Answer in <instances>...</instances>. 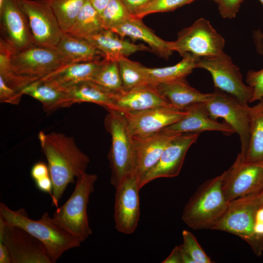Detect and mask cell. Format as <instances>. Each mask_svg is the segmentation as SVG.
I'll use <instances>...</instances> for the list:
<instances>
[{"label":"cell","instance_id":"6da1fadb","mask_svg":"<svg viewBox=\"0 0 263 263\" xmlns=\"http://www.w3.org/2000/svg\"><path fill=\"white\" fill-rule=\"evenodd\" d=\"M38 138L53 183L52 205L57 207L67 186L86 173L90 159L78 148L72 136L40 131Z\"/></svg>","mask_w":263,"mask_h":263},{"label":"cell","instance_id":"7a4b0ae2","mask_svg":"<svg viewBox=\"0 0 263 263\" xmlns=\"http://www.w3.org/2000/svg\"><path fill=\"white\" fill-rule=\"evenodd\" d=\"M0 217L6 224L20 227L39 240L52 263L56 262L67 250L80 245L72 236L55 224L47 212L39 219L35 220L28 217L25 209L12 210L1 203Z\"/></svg>","mask_w":263,"mask_h":263},{"label":"cell","instance_id":"3957f363","mask_svg":"<svg viewBox=\"0 0 263 263\" xmlns=\"http://www.w3.org/2000/svg\"><path fill=\"white\" fill-rule=\"evenodd\" d=\"M223 173L204 182L186 204L182 219L190 228L212 229L225 212L229 201L222 186Z\"/></svg>","mask_w":263,"mask_h":263},{"label":"cell","instance_id":"277c9868","mask_svg":"<svg viewBox=\"0 0 263 263\" xmlns=\"http://www.w3.org/2000/svg\"><path fill=\"white\" fill-rule=\"evenodd\" d=\"M97 176L84 173L76 178L75 189L67 201L56 207L52 219L55 224L72 236L80 244L92 233L87 205Z\"/></svg>","mask_w":263,"mask_h":263},{"label":"cell","instance_id":"5b68a950","mask_svg":"<svg viewBox=\"0 0 263 263\" xmlns=\"http://www.w3.org/2000/svg\"><path fill=\"white\" fill-rule=\"evenodd\" d=\"M107 111L109 113L105 117L104 125L111 136L108 154L111 171L110 182L115 188L124 179L136 173V152L133 137L123 115L114 110Z\"/></svg>","mask_w":263,"mask_h":263},{"label":"cell","instance_id":"8992f818","mask_svg":"<svg viewBox=\"0 0 263 263\" xmlns=\"http://www.w3.org/2000/svg\"><path fill=\"white\" fill-rule=\"evenodd\" d=\"M260 192L230 201L225 212L211 229L239 237L250 246L258 257L263 251V243L255 233L257 214L261 206Z\"/></svg>","mask_w":263,"mask_h":263},{"label":"cell","instance_id":"52a82bcc","mask_svg":"<svg viewBox=\"0 0 263 263\" xmlns=\"http://www.w3.org/2000/svg\"><path fill=\"white\" fill-rule=\"evenodd\" d=\"M205 103L212 119L217 120L218 118H223L239 135L241 151L238 155L244 160L250 136L251 107L217 88H215Z\"/></svg>","mask_w":263,"mask_h":263},{"label":"cell","instance_id":"ba28073f","mask_svg":"<svg viewBox=\"0 0 263 263\" xmlns=\"http://www.w3.org/2000/svg\"><path fill=\"white\" fill-rule=\"evenodd\" d=\"M10 61L14 73L28 85L70 64L55 47L36 45L13 51Z\"/></svg>","mask_w":263,"mask_h":263},{"label":"cell","instance_id":"9c48e42d","mask_svg":"<svg viewBox=\"0 0 263 263\" xmlns=\"http://www.w3.org/2000/svg\"><path fill=\"white\" fill-rule=\"evenodd\" d=\"M168 47L181 56L190 53L199 57H210L224 52L225 40L207 19L201 18L179 32L177 39L168 41Z\"/></svg>","mask_w":263,"mask_h":263},{"label":"cell","instance_id":"30bf717a","mask_svg":"<svg viewBox=\"0 0 263 263\" xmlns=\"http://www.w3.org/2000/svg\"><path fill=\"white\" fill-rule=\"evenodd\" d=\"M197 68L210 74L215 88L233 95L244 103H250L253 89L244 83L239 68L224 52L215 56L201 58Z\"/></svg>","mask_w":263,"mask_h":263},{"label":"cell","instance_id":"8fae6325","mask_svg":"<svg viewBox=\"0 0 263 263\" xmlns=\"http://www.w3.org/2000/svg\"><path fill=\"white\" fill-rule=\"evenodd\" d=\"M28 21L35 44L55 47L64 32L49 0H18Z\"/></svg>","mask_w":263,"mask_h":263},{"label":"cell","instance_id":"7c38bea8","mask_svg":"<svg viewBox=\"0 0 263 263\" xmlns=\"http://www.w3.org/2000/svg\"><path fill=\"white\" fill-rule=\"evenodd\" d=\"M223 173V189L229 202L263 189V160L246 162L237 155L231 167Z\"/></svg>","mask_w":263,"mask_h":263},{"label":"cell","instance_id":"4fadbf2b","mask_svg":"<svg viewBox=\"0 0 263 263\" xmlns=\"http://www.w3.org/2000/svg\"><path fill=\"white\" fill-rule=\"evenodd\" d=\"M0 240L6 245L12 263H52L39 240L20 227L6 224L1 217Z\"/></svg>","mask_w":263,"mask_h":263},{"label":"cell","instance_id":"5bb4252c","mask_svg":"<svg viewBox=\"0 0 263 263\" xmlns=\"http://www.w3.org/2000/svg\"><path fill=\"white\" fill-rule=\"evenodd\" d=\"M1 38L14 52L35 45L27 18L18 0H0Z\"/></svg>","mask_w":263,"mask_h":263},{"label":"cell","instance_id":"9a60e30c","mask_svg":"<svg viewBox=\"0 0 263 263\" xmlns=\"http://www.w3.org/2000/svg\"><path fill=\"white\" fill-rule=\"evenodd\" d=\"M114 220L119 232L131 234L135 230L140 217L139 179L134 173L124 179L115 188Z\"/></svg>","mask_w":263,"mask_h":263},{"label":"cell","instance_id":"2e32d148","mask_svg":"<svg viewBox=\"0 0 263 263\" xmlns=\"http://www.w3.org/2000/svg\"><path fill=\"white\" fill-rule=\"evenodd\" d=\"M120 113L132 135L144 137L176 123L186 115V112L173 106H160Z\"/></svg>","mask_w":263,"mask_h":263},{"label":"cell","instance_id":"e0dca14e","mask_svg":"<svg viewBox=\"0 0 263 263\" xmlns=\"http://www.w3.org/2000/svg\"><path fill=\"white\" fill-rule=\"evenodd\" d=\"M200 134L183 133L171 141L156 164L139 181L140 188L157 178L178 176L188 149L196 142Z\"/></svg>","mask_w":263,"mask_h":263},{"label":"cell","instance_id":"ac0fdd59","mask_svg":"<svg viewBox=\"0 0 263 263\" xmlns=\"http://www.w3.org/2000/svg\"><path fill=\"white\" fill-rule=\"evenodd\" d=\"M186 115L176 123L162 130L173 133H201L205 131H219L226 135L234 133L226 123L212 119L205 103H197L188 107Z\"/></svg>","mask_w":263,"mask_h":263},{"label":"cell","instance_id":"d6986e66","mask_svg":"<svg viewBox=\"0 0 263 263\" xmlns=\"http://www.w3.org/2000/svg\"><path fill=\"white\" fill-rule=\"evenodd\" d=\"M180 134L161 130L144 137H133L136 152L135 173L139 182L156 164L170 142Z\"/></svg>","mask_w":263,"mask_h":263},{"label":"cell","instance_id":"ffe728a7","mask_svg":"<svg viewBox=\"0 0 263 263\" xmlns=\"http://www.w3.org/2000/svg\"><path fill=\"white\" fill-rule=\"evenodd\" d=\"M160 106H173L154 85L147 84L116 93L111 107L107 110L123 113L139 111Z\"/></svg>","mask_w":263,"mask_h":263},{"label":"cell","instance_id":"44dd1931","mask_svg":"<svg viewBox=\"0 0 263 263\" xmlns=\"http://www.w3.org/2000/svg\"><path fill=\"white\" fill-rule=\"evenodd\" d=\"M142 19L132 16L111 30L121 38L128 37L133 40L145 42L149 45L151 52L165 59H168L172 54L173 51L168 47L167 41L157 36Z\"/></svg>","mask_w":263,"mask_h":263},{"label":"cell","instance_id":"7402d4cb","mask_svg":"<svg viewBox=\"0 0 263 263\" xmlns=\"http://www.w3.org/2000/svg\"><path fill=\"white\" fill-rule=\"evenodd\" d=\"M85 39L100 51L108 60L117 61L122 57H128L138 51L151 52L149 46L131 43L109 29H104Z\"/></svg>","mask_w":263,"mask_h":263},{"label":"cell","instance_id":"603a6c76","mask_svg":"<svg viewBox=\"0 0 263 263\" xmlns=\"http://www.w3.org/2000/svg\"><path fill=\"white\" fill-rule=\"evenodd\" d=\"M104 60L70 63L41 79L63 90L82 82L93 81Z\"/></svg>","mask_w":263,"mask_h":263},{"label":"cell","instance_id":"cb8c5ba5","mask_svg":"<svg viewBox=\"0 0 263 263\" xmlns=\"http://www.w3.org/2000/svg\"><path fill=\"white\" fill-rule=\"evenodd\" d=\"M154 86L171 105L181 110L194 103H206L211 95V93H202L193 88L186 78Z\"/></svg>","mask_w":263,"mask_h":263},{"label":"cell","instance_id":"d4e9b609","mask_svg":"<svg viewBox=\"0 0 263 263\" xmlns=\"http://www.w3.org/2000/svg\"><path fill=\"white\" fill-rule=\"evenodd\" d=\"M39 101L44 111L50 114L60 108L69 107L74 103L69 94L46 81L40 79L30 84L22 91Z\"/></svg>","mask_w":263,"mask_h":263},{"label":"cell","instance_id":"484cf974","mask_svg":"<svg viewBox=\"0 0 263 263\" xmlns=\"http://www.w3.org/2000/svg\"><path fill=\"white\" fill-rule=\"evenodd\" d=\"M70 63L97 61L105 58L103 54L85 38L64 32L55 47Z\"/></svg>","mask_w":263,"mask_h":263},{"label":"cell","instance_id":"4316f807","mask_svg":"<svg viewBox=\"0 0 263 263\" xmlns=\"http://www.w3.org/2000/svg\"><path fill=\"white\" fill-rule=\"evenodd\" d=\"M178 63L163 68H146L149 84L169 82L186 77L197 68V64L201 57L190 53H186Z\"/></svg>","mask_w":263,"mask_h":263},{"label":"cell","instance_id":"83f0119b","mask_svg":"<svg viewBox=\"0 0 263 263\" xmlns=\"http://www.w3.org/2000/svg\"><path fill=\"white\" fill-rule=\"evenodd\" d=\"M74 103L91 102L110 109L115 94L92 81L82 82L64 89Z\"/></svg>","mask_w":263,"mask_h":263},{"label":"cell","instance_id":"f1b7e54d","mask_svg":"<svg viewBox=\"0 0 263 263\" xmlns=\"http://www.w3.org/2000/svg\"><path fill=\"white\" fill-rule=\"evenodd\" d=\"M104 29L100 13L87 0L74 23L66 33L76 38H85Z\"/></svg>","mask_w":263,"mask_h":263},{"label":"cell","instance_id":"f546056e","mask_svg":"<svg viewBox=\"0 0 263 263\" xmlns=\"http://www.w3.org/2000/svg\"><path fill=\"white\" fill-rule=\"evenodd\" d=\"M246 162L263 160V100L251 107L250 136L244 160Z\"/></svg>","mask_w":263,"mask_h":263},{"label":"cell","instance_id":"4dcf8cb0","mask_svg":"<svg viewBox=\"0 0 263 263\" xmlns=\"http://www.w3.org/2000/svg\"><path fill=\"white\" fill-rule=\"evenodd\" d=\"M123 91H128L136 87L148 84L146 67L132 61L127 57L118 60Z\"/></svg>","mask_w":263,"mask_h":263},{"label":"cell","instance_id":"1f68e13d","mask_svg":"<svg viewBox=\"0 0 263 263\" xmlns=\"http://www.w3.org/2000/svg\"><path fill=\"white\" fill-rule=\"evenodd\" d=\"M62 30L67 32L74 23L87 0H49Z\"/></svg>","mask_w":263,"mask_h":263},{"label":"cell","instance_id":"d6a6232c","mask_svg":"<svg viewBox=\"0 0 263 263\" xmlns=\"http://www.w3.org/2000/svg\"><path fill=\"white\" fill-rule=\"evenodd\" d=\"M93 82L114 93L123 91L118 61L104 58Z\"/></svg>","mask_w":263,"mask_h":263},{"label":"cell","instance_id":"836d02e7","mask_svg":"<svg viewBox=\"0 0 263 263\" xmlns=\"http://www.w3.org/2000/svg\"><path fill=\"white\" fill-rule=\"evenodd\" d=\"M13 51L0 38V76L11 88L21 92L28 84L13 71L11 65V55Z\"/></svg>","mask_w":263,"mask_h":263},{"label":"cell","instance_id":"e575fe53","mask_svg":"<svg viewBox=\"0 0 263 263\" xmlns=\"http://www.w3.org/2000/svg\"><path fill=\"white\" fill-rule=\"evenodd\" d=\"M100 15L105 29L109 30L133 16L121 0H111Z\"/></svg>","mask_w":263,"mask_h":263},{"label":"cell","instance_id":"d590c367","mask_svg":"<svg viewBox=\"0 0 263 263\" xmlns=\"http://www.w3.org/2000/svg\"><path fill=\"white\" fill-rule=\"evenodd\" d=\"M195 0H150L133 16L142 19L145 16L157 12L171 11Z\"/></svg>","mask_w":263,"mask_h":263},{"label":"cell","instance_id":"8d00e7d4","mask_svg":"<svg viewBox=\"0 0 263 263\" xmlns=\"http://www.w3.org/2000/svg\"><path fill=\"white\" fill-rule=\"evenodd\" d=\"M182 237L183 242L181 245L191 257L194 263H212L191 232L184 230L182 231Z\"/></svg>","mask_w":263,"mask_h":263},{"label":"cell","instance_id":"74e56055","mask_svg":"<svg viewBox=\"0 0 263 263\" xmlns=\"http://www.w3.org/2000/svg\"><path fill=\"white\" fill-rule=\"evenodd\" d=\"M246 82L253 90L250 103L261 100L263 97V69L259 71L249 70L246 75Z\"/></svg>","mask_w":263,"mask_h":263},{"label":"cell","instance_id":"f35d334b","mask_svg":"<svg viewBox=\"0 0 263 263\" xmlns=\"http://www.w3.org/2000/svg\"><path fill=\"white\" fill-rule=\"evenodd\" d=\"M23 95L21 92L8 85L0 76V102L13 105H18Z\"/></svg>","mask_w":263,"mask_h":263},{"label":"cell","instance_id":"ab89813d","mask_svg":"<svg viewBox=\"0 0 263 263\" xmlns=\"http://www.w3.org/2000/svg\"><path fill=\"white\" fill-rule=\"evenodd\" d=\"M243 0H219L217 4L221 16L225 19L234 18Z\"/></svg>","mask_w":263,"mask_h":263},{"label":"cell","instance_id":"60d3db41","mask_svg":"<svg viewBox=\"0 0 263 263\" xmlns=\"http://www.w3.org/2000/svg\"><path fill=\"white\" fill-rule=\"evenodd\" d=\"M50 175L48 165L42 162L35 163L31 169V176L34 181Z\"/></svg>","mask_w":263,"mask_h":263},{"label":"cell","instance_id":"b9f144b4","mask_svg":"<svg viewBox=\"0 0 263 263\" xmlns=\"http://www.w3.org/2000/svg\"><path fill=\"white\" fill-rule=\"evenodd\" d=\"M38 190L53 196V183L50 175L34 181Z\"/></svg>","mask_w":263,"mask_h":263},{"label":"cell","instance_id":"7bdbcfd3","mask_svg":"<svg viewBox=\"0 0 263 263\" xmlns=\"http://www.w3.org/2000/svg\"><path fill=\"white\" fill-rule=\"evenodd\" d=\"M150 0H121L129 12L133 16Z\"/></svg>","mask_w":263,"mask_h":263},{"label":"cell","instance_id":"ee69618b","mask_svg":"<svg viewBox=\"0 0 263 263\" xmlns=\"http://www.w3.org/2000/svg\"><path fill=\"white\" fill-rule=\"evenodd\" d=\"M255 233L258 239L263 243V206L262 205L257 214Z\"/></svg>","mask_w":263,"mask_h":263},{"label":"cell","instance_id":"f6af8a7d","mask_svg":"<svg viewBox=\"0 0 263 263\" xmlns=\"http://www.w3.org/2000/svg\"><path fill=\"white\" fill-rule=\"evenodd\" d=\"M163 263H181L179 247L176 246L170 254L163 262Z\"/></svg>","mask_w":263,"mask_h":263},{"label":"cell","instance_id":"bcb514c9","mask_svg":"<svg viewBox=\"0 0 263 263\" xmlns=\"http://www.w3.org/2000/svg\"><path fill=\"white\" fill-rule=\"evenodd\" d=\"M11 259L9 250L2 241L0 240V263H11Z\"/></svg>","mask_w":263,"mask_h":263},{"label":"cell","instance_id":"7dc6e473","mask_svg":"<svg viewBox=\"0 0 263 263\" xmlns=\"http://www.w3.org/2000/svg\"><path fill=\"white\" fill-rule=\"evenodd\" d=\"M101 15L111 0H88Z\"/></svg>","mask_w":263,"mask_h":263},{"label":"cell","instance_id":"c3c4849f","mask_svg":"<svg viewBox=\"0 0 263 263\" xmlns=\"http://www.w3.org/2000/svg\"><path fill=\"white\" fill-rule=\"evenodd\" d=\"M181 263H194L191 257L184 250L181 244L179 245Z\"/></svg>","mask_w":263,"mask_h":263},{"label":"cell","instance_id":"681fc988","mask_svg":"<svg viewBox=\"0 0 263 263\" xmlns=\"http://www.w3.org/2000/svg\"><path fill=\"white\" fill-rule=\"evenodd\" d=\"M260 200L261 205L263 206V189L260 192Z\"/></svg>","mask_w":263,"mask_h":263},{"label":"cell","instance_id":"f907efd6","mask_svg":"<svg viewBox=\"0 0 263 263\" xmlns=\"http://www.w3.org/2000/svg\"><path fill=\"white\" fill-rule=\"evenodd\" d=\"M213 0L214 1H215V2L217 3L219 0Z\"/></svg>","mask_w":263,"mask_h":263},{"label":"cell","instance_id":"816d5d0a","mask_svg":"<svg viewBox=\"0 0 263 263\" xmlns=\"http://www.w3.org/2000/svg\"><path fill=\"white\" fill-rule=\"evenodd\" d=\"M263 4V0H259Z\"/></svg>","mask_w":263,"mask_h":263},{"label":"cell","instance_id":"f5cc1de1","mask_svg":"<svg viewBox=\"0 0 263 263\" xmlns=\"http://www.w3.org/2000/svg\"><path fill=\"white\" fill-rule=\"evenodd\" d=\"M262 99H263V98H262Z\"/></svg>","mask_w":263,"mask_h":263}]
</instances>
